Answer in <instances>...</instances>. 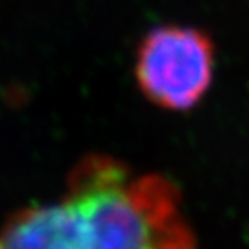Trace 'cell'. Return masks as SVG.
Wrapping results in <instances>:
<instances>
[{"label": "cell", "mask_w": 249, "mask_h": 249, "mask_svg": "<svg viewBox=\"0 0 249 249\" xmlns=\"http://www.w3.org/2000/svg\"><path fill=\"white\" fill-rule=\"evenodd\" d=\"M68 202L78 249H196L180 192L161 175H132L107 156H89L71 171Z\"/></svg>", "instance_id": "6da1fadb"}, {"label": "cell", "mask_w": 249, "mask_h": 249, "mask_svg": "<svg viewBox=\"0 0 249 249\" xmlns=\"http://www.w3.org/2000/svg\"><path fill=\"white\" fill-rule=\"evenodd\" d=\"M213 74V40L197 28L158 26L142 38L137 51V85L161 109L196 107L210 90Z\"/></svg>", "instance_id": "7a4b0ae2"}, {"label": "cell", "mask_w": 249, "mask_h": 249, "mask_svg": "<svg viewBox=\"0 0 249 249\" xmlns=\"http://www.w3.org/2000/svg\"><path fill=\"white\" fill-rule=\"evenodd\" d=\"M0 249H78L76 216L68 199L12 214L0 229Z\"/></svg>", "instance_id": "3957f363"}]
</instances>
